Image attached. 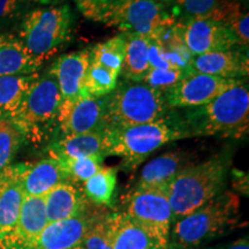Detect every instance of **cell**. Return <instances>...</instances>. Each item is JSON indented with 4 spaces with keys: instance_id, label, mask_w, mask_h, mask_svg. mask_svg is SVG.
I'll list each match as a JSON object with an SVG mask.
<instances>
[{
    "instance_id": "21",
    "label": "cell",
    "mask_w": 249,
    "mask_h": 249,
    "mask_svg": "<svg viewBox=\"0 0 249 249\" xmlns=\"http://www.w3.org/2000/svg\"><path fill=\"white\" fill-rule=\"evenodd\" d=\"M49 223L59 222L87 213V198L71 182H61L44 195Z\"/></svg>"
},
{
    "instance_id": "33",
    "label": "cell",
    "mask_w": 249,
    "mask_h": 249,
    "mask_svg": "<svg viewBox=\"0 0 249 249\" xmlns=\"http://www.w3.org/2000/svg\"><path fill=\"white\" fill-rule=\"evenodd\" d=\"M74 1L86 18L107 24L124 0H74Z\"/></svg>"
},
{
    "instance_id": "25",
    "label": "cell",
    "mask_w": 249,
    "mask_h": 249,
    "mask_svg": "<svg viewBox=\"0 0 249 249\" xmlns=\"http://www.w3.org/2000/svg\"><path fill=\"white\" fill-rule=\"evenodd\" d=\"M112 249H163L124 213H114Z\"/></svg>"
},
{
    "instance_id": "7",
    "label": "cell",
    "mask_w": 249,
    "mask_h": 249,
    "mask_svg": "<svg viewBox=\"0 0 249 249\" xmlns=\"http://www.w3.org/2000/svg\"><path fill=\"white\" fill-rule=\"evenodd\" d=\"M73 14L68 5H54L30 12L24 18L20 39L29 53L43 62L70 38Z\"/></svg>"
},
{
    "instance_id": "32",
    "label": "cell",
    "mask_w": 249,
    "mask_h": 249,
    "mask_svg": "<svg viewBox=\"0 0 249 249\" xmlns=\"http://www.w3.org/2000/svg\"><path fill=\"white\" fill-rule=\"evenodd\" d=\"M114 213L102 214L92 224L83 240V249H112Z\"/></svg>"
},
{
    "instance_id": "34",
    "label": "cell",
    "mask_w": 249,
    "mask_h": 249,
    "mask_svg": "<svg viewBox=\"0 0 249 249\" xmlns=\"http://www.w3.org/2000/svg\"><path fill=\"white\" fill-rule=\"evenodd\" d=\"M185 75H187L186 71L179 68H150L142 82L165 95Z\"/></svg>"
},
{
    "instance_id": "38",
    "label": "cell",
    "mask_w": 249,
    "mask_h": 249,
    "mask_svg": "<svg viewBox=\"0 0 249 249\" xmlns=\"http://www.w3.org/2000/svg\"><path fill=\"white\" fill-rule=\"evenodd\" d=\"M30 1H34V2H38V4H42V5H58L60 4V1L62 0H30Z\"/></svg>"
},
{
    "instance_id": "22",
    "label": "cell",
    "mask_w": 249,
    "mask_h": 249,
    "mask_svg": "<svg viewBox=\"0 0 249 249\" xmlns=\"http://www.w3.org/2000/svg\"><path fill=\"white\" fill-rule=\"evenodd\" d=\"M104 128L61 136L58 141L50 145V157L61 160L89 156H104Z\"/></svg>"
},
{
    "instance_id": "13",
    "label": "cell",
    "mask_w": 249,
    "mask_h": 249,
    "mask_svg": "<svg viewBox=\"0 0 249 249\" xmlns=\"http://www.w3.org/2000/svg\"><path fill=\"white\" fill-rule=\"evenodd\" d=\"M48 223L44 196H24L17 222L0 241V249H29Z\"/></svg>"
},
{
    "instance_id": "40",
    "label": "cell",
    "mask_w": 249,
    "mask_h": 249,
    "mask_svg": "<svg viewBox=\"0 0 249 249\" xmlns=\"http://www.w3.org/2000/svg\"><path fill=\"white\" fill-rule=\"evenodd\" d=\"M71 249H83V246L81 245V246H77V247H75V248H71Z\"/></svg>"
},
{
    "instance_id": "39",
    "label": "cell",
    "mask_w": 249,
    "mask_h": 249,
    "mask_svg": "<svg viewBox=\"0 0 249 249\" xmlns=\"http://www.w3.org/2000/svg\"><path fill=\"white\" fill-rule=\"evenodd\" d=\"M154 1L158 2V4L165 6V7H170L171 5H173L174 0H154Z\"/></svg>"
},
{
    "instance_id": "10",
    "label": "cell",
    "mask_w": 249,
    "mask_h": 249,
    "mask_svg": "<svg viewBox=\"0 0 249 249\" xmlns=\"http://www.w3.org/2000/svg\"><path fill=\"white\" fill-rule=\"evenodd\" d=\"M176 28L193 57L209 52L225 51L238 46L231 28L213 18L177 20Z\"/></svg>"
},
{
    "instance_id": "36",
    "label": "cell",
    "mask_w": 249,
    "mask_h": 249,
    "mask_svg": "<svg viewBox=\"0 0 249 249\" xmlns=\"http://www.w3.org/2000/svg\"><path fill=\"white\" fill-rule=\"evenodd\" d=\"M20 0H0V26L17 13Z\"/></svg>"
},
{
    "instance_id": "3",
    "label": "cell",
    "mask_w": 249,
    "mask_h": 249,
    "mask_svg": "<svg viewBox=\"0 0 249 249\" xmlns=\"http://www.w3.org/2000/svg\"><path fill=\"white\" fill-rule=\"evenodd\" d=\"M229 160L214 156L195 165H188L166 187L173 219H181L225 189Z\"/></svg>"
},
{
    "instance_id": "29",
    "label": "cell",
    "mask_w": 249,
    "mask_h": 249,
    "mask_svg": "<svg viewBox=\"0 0 249 249\" xmlns=\"http://www.w3.org/2000/svg\"><path fill=\"white\" fill-rule=\"evenodd\" d=\"M24 140L23 134L11 118L0 116V171L12 165Z\"/></svg>"
},
{
    "instance_id": "16",
    "label": "cell",
    "mask_w": 249,
    "mask_h": 249,
    "mask_svg": "<svg viewBox=\"0 0 249 249\" xmlns=\"http://www.w3.org/2000/svg\"><path fill=\"white\" fill-rule=\"evenodd\" d=\"M90 65V50H81L73 53L62 54L50 68V75L57 82L59 91L65 99L83 95L85 80Z\"/></svg>"
},
{
    "instance_id": "15",
    "label": "cell",
    "mask_w": 249,
    "mask_h": 249,
    "mask_svg": "<svg viewBox=\"0 0 249 249\" xmlns=\"http://www.w3.org/2000/svg\"><path fill=\"white\" fill-rule=\"evenodd\" d=\"M188 74H205L242 81L248 75L247 50L235 46L225 51L194 55L189 64Z\"/></svg>"
},
{
    "instance_id": "4",
    "label": "cell",
    "mask_w": 249,
    "mask_h": 249,
    "mask_svg": "<svg viewBox=\"0 0 249 249\" xmlns=\"http://www.w3.org/2000/svg\"><path fill=\"white\" fill-rule=\"evenodd\" d=\"M104 101V128L129 127L160 120L170 113L163 93L143 82L123 80Z\"/></svg>"
},
{
    "instance_id": "12",
    "label": "cell",
    "mask_w": 249,
    "mask_h": 249,
    "mask_svg": "<svg viewBox=\"0 0 249 249\" xmlns=\"http://www.w3.org/2000/svg\"><path fill=\"white\" fill-rule=\"evenodd\" d=\"M57 126L62 136L104 128V101L83 93L61 102Z\"/></svg>"
},
{
    "instance_id": "20",
    "label": "cell",
    "mask_w": 249,
    "mask_h": 249,
    "mask_svg": "<svg viewBox=\"0 0 249 249\" xmlns=\"http://www.w3.org/2000/svg\"><path fill=\"white\" fill-rule=\"evenodd\" d=\"M188 163L187 155L182 151H169L158 156L143 167L136 188L166 189Z\"/></svg>"
},
{
    "instance_id": "6",
    "label": "cell",
    "mask_w": 249,
    "mask_h": 249,
    "mask_svg": "<svg viewBox=\"0 0 249 249\" xmlns=\"http://www.w3.org/2000/svg\"><path fill=\"white\" fill-rule=\"evenodd\" d=\"M61 102L62 97L53 77L39 76L9 118L24 139L40 142L57 124Z\"/></svg>"
},
{
    "instance_id": "23",
    "label": "cell",
    "mask_w": 249,
    "mask_h": 249,
    "mask_svg": "<svg viewBox=\"0 0 249 249\" xmlns=\"http://www.w3.org/2000/svg\"><path fill=\"white\" fill-rule=\"evenodd\" d=\"M42 61L29 53L20 39L0 34V76L34 74Z\"/></svg>"
},
{
    "instance_id": "19",
    "label": "cell",
    "mask_w": 249,
    "mask_h": 249,
    "mask_svg": "<svg viewBox=\"0 0 249 249\" xmlns=\"http://www.w3.org/2000/svg\"><path fill=\"white\" fill-rule=\"evenodd\" d=\"M61 182H68L57 160L44 158L33 164H23L21 187L24 196H44Z\"/></svg>"
},
{
    "instance_id": "30",
    "label": "cell",
    "mask_w": 249,
    "mask_h": 249,
    "mask_svg": "<svg viewBox=\"0 0 249 249\" xmlns=\"http://www.w3.org/2000/svg\"><path fill=\"white\" fill-rule=\"evenodd\" d=\"M118 74L90 61L85 80V90L95 98H104L116 89Z\"/></svg>"
},
{
    "instance_id": "28",
    "label": "cell",
    "mask_w": 249,
    "mask_h": 249,
    "mask_svg": "<svg viewBox=\"0 0 249 249\" xmlns=\"http://www.w3.org/2000/svg\"><path fill=\"white\" fill-rule=\"evenodd\" d=\"M124 52H126V39L124 34H120L93 46L90 50V61L101 65L119 75Z\"/></svg>"
},
{
    "instance_id": "8",
    "label": "cell",
    "mask_w": 249,
    "mask_h": 249,
    "mask_svg": "<svg viewBox=\"0 0 249 249\" xmlns=\"http://www.w3.org/2000/svg\"><path fill=\"white\" fill-rule=\"evenodd\" d=\"M124 213L160 248L170 247L173 216L165 189L135 188L127 198Z\"/></svg>"
},
{
    "instance_id": "2",
    "label": "cell",
    "mask_w": 249,
    "mask_h": 249,
    "mask_svg": "<svg viewBox=\"0 0 249 249\" xmlns=\"http://www.w3.org/2000/svg\"><path fill=\"white\" fill-rule=\"evenodd\" d=\"M104 130V156H117L129 169H135L161 145L187 138L177 114H166L148 124Z\"/></svg>"
},
{
    "instance_id": "14",
    "label": "cell",
    "mask_w": 249,
    "mask_h": 249,
    "mask_svg": "<svg viewBox=\"0 0 249 249\" xmlns=\"http://www.w3.org/2000/svg\"><path fill=\"white\" fill-rule=\"evenodd\" d=\"M99 214L88 213L59 222L48 223L29 249H71L81 246Z\"/></svg>"
},
{
    "instance_id": "27",
    "label": "cell",
    "mask_w": 249,
    "mask_h": 249,
    "mask_svg": "<svg viewBox=\"0 0 249 249\" xmlns=\"http://www.w3.org/2000/svg\"><path fill=\"white\" fill-rule=\"evenodd\" d=\"M116 187L117 170L113 167H102L83 183V195L95 204L111 205Z\"/></svg>"
},
{
    "instance_id": "35",
    "label": "cell",
    "mask_w": 249,
    "mask_h": 249,
    "mask_svg": "<svg viewBox=\"0 0 249 249\" xmlns=\"http://www.w3.org/2000/svg\"><path fill=\"white\" fill-rule=\"evenodd\" d=\"M234 34L239 48H248L249 42V15L247 12H241L229 26Z\"/></svg>"
},
{
    "instance_id": "24",
    "label": "cell",
    "mask_w": 249,
    "mask_h": 249,
    "mask_svg": "<svg viewBox=\"0 0 249 249\" xmlns=\"http://www.w3.org/2000/svg\"><path fill=\"white\" fill-rule=\"evenodd\" d=\"M126 39V52L120 74L124 80L142 82L147 75L149 65V44L150 38L145 36L124 34Z\"/></svg>"
},
{
    "instance_id": "9",
    "label": "cell",
    "mask_w": 249,
    "mask_h": 249,
    "mask_svg": "<svg viewBox=\"0 0 249 249\" xmlns=\"http://www.w3.org/2000/svg\"><path fill=\"white\" fill-rule=\"evenodd\" d=\"M176 21L172 12L154 0H124L107 26L117 27L123 34L152 38Z\"/></svg>"
},
{
    "instance_id": "1",
    "label": "cell",
    "mask_w": 249,
    "mask_h": 249,
    "mask_svg": "<svg viewBox=\"0 0 249 249\" xmlns=\"http://www.w3.org/2000/svg\"><path fill=\"white\" fill-rule=\"evenodd\" d=\"M179 117L188 136H223L240 139L248 134V86L239 83L208 104L186 108Z\"/></svg>"
},
{
    "instance_id": "18",
    "label": "cell",
    "mask_w": 249,
    "mask_h": 249,
    "mask_svg": "<svg viewBox=\"0 0 249 249\" xmlns=\"http://www.w3.org/2000/svg\"><path fill=\"white\" fill-rule=\"evenodd\" d=\"M172 6L176 20L213 18L227 26L242 12L236 0H174Z\"/></svg>"
},
{
    "instance_id": "31",
    "label": "cell",
    "mask_w": 249,
    "mask_h": 249,
    "mask_svg": "<svg viewBox=\"0 0 249 249\" xmlns=\"http://www.w3.org/2000/svg\"><path fill=\"white\" fill-rule=\"evenodd\" d=\"M104 156L71 158L58 160L64 169L68 182H85L103 167Z\"/></svg>"
},
{
    "instance_id": "5",
    "label": "cell",
    "mask_w": 249,
    "mask_h": 249,
    "mask_svg": "<svg viewBox=\"0 0 249 249\" xmlns=\"http://www.w3.org/2000/svg\"><path fill=\"white\" fill-rule=\"evenodd\" d=\"M240 202L238 195L223 192L202 207L177 222L176 241L182 247H194L226 232L238 222Z\"/></svg>"
},
{
    "instance_id": "26",
    "label": "cell",
    "mask_w": 249,
    "mask_h": 249,
    "mask_svg": "<svg viewBox=\"0 0 249 249\" xmlns=\"http://www.w3.org/2000/svg\"><path fill=\"white\" fill-rule=\"evenodd\" d=\"M38 77L37 73L0 76V116H11Z\"/></svg>"
},
{
    "instance_id": "17",
    "label": "cell",
    "mask_w": 249,
    "mask_h": 249,
    "mask_svg": "<svg viewBox=\"0 0 249 249\" xmlns=\"http://www.w3.org/2000/svg\"><path fill=\"white\" fill-rule=\"evenodd\" d=\"M23 164L9 165L0 171V241L17 222L24 197L21 187Z\"/></svg>"
},
{
    "instance_id": "11",
    "label": "cell",
    "mask_w": 249,
    "mask_h": 249,
    "mask_svg": "<svg viewBox=\"0 0 249 249\" xmlns=\"http://www.w3.org/2000/svg\"><path fill=\"white\" fill-rule=\"evenodd\" d=\"M244 81L205 74H187L164 95L169 108H191L208 104Z\"/></svg>"
},
{
    "instance_id": "37",
    "label": "cell",
    "mask_w": 249,
    "mask_h": 249,
    "mask_svg": "<svg viewBox=\"0 0 249 249\" xmlns=\"http://www.w3.org/2000/svg\"><path fill=\"white\" fill-rule=\"evenodd\" d=\"M223 249H249V242L247 238H241L240 240L233 242V244L226 246Z\"/></svg>"
}]
</instances>
